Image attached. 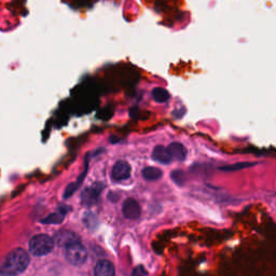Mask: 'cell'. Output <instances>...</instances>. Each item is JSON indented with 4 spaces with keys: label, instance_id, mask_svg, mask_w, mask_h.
Masks as SVG:
<instances>
[{
    "label": "cell",
    "instance_id": "13",
    "mask_svg": "<svg viewBox=\"0 0 276 276\" xmlns=\"http://www.w3.org/2000/svg\"><path fill=\"white\" fill-rule=\"evenodd\" d=\"M255 165V163H249V162H242V163H236V164H232V165H227L221 167V170H225V172H233V170H239V169H243L246 167H249Z\"/></svg>",
    "mask_w": 276,
    "mask_h": 276
},
{
    "label": "cell",
    "instance_id": "3",
    "mask_svg": "<svg viewBox=\"0 0 276 276\" xmlns=\"http://www.w3.org/2000/svg\"><path fill=\"white\" fill-rule=\"evenodd\" d=\"M65 256L70 264L74 266H81L87 261L88 254L85 247L80 242H76L66 247Z\"/></svg>",
    "mask_w": 276,
    "mask_h": 276
},
{
    "label": "cell",
    "instance_id": "12",
    "mask_svg": "<svg viewBox=\"0 0 276 276\" xmlns=\"http://www.w3.org/2000/svg\"><path fill=\"white\" fill-rule=\"evenodd\" d=\"M152 98L157 103H165L169 99V93L163 88H156L151 92Z\"/></svg>",
    "mask_w": 276,
    "mask_h": 276
},
{
    "label": "cell",
    "instance_id": "16",
    "mask_svg": "<svg viewBox=\"0 0 276 276\" xmlns=\"http://www.w3.org/2000/svg\"><path fill=\"white\" fill-rule=\"evenodd\" d=\"M133 276H147V271L142 265L137 266V268L133 272Z\"/></svg>",
    "mask_w": 276,
    "mask_h": 276
},
{
    "label": "cell",
    "instance_id": "6",
    "mask_svg": "<svg viewBox=\"0 0 276 276\" xmlns=\"http://www.w3.org/2000/svg\"><path fill=\"white\" fill-rule=\"evenodd\" d=\"M94 276H115V268L110 261L101 260L95 265Z\"/></svg>",
    "mask_w": 276,
    "mask_h": 276
},
{
    "label": "cell",
    "instance_id": "5",
    "mask_svg": "<svg viewBox=\"0 0 276 276\" xmlns=\"http://www.w3.org/2000/svg\"><path fill=\"white\" fill-rule=\"evenodd\" d=\"M122 212H123V215L129 219H137L141 213L139 204L133 198L127 199L124 204H123Z\"/></svg>",
    "mask_w": 276,
    "mask_h": 276
},
{
    "label": "cell",
    "instance_id": "15",
    "mask_svg": "<svg viewBox=\"0 0 276 276\" xmlns=\"http://www.w3.org/2000/svg\"><path fill=\"white\" fill-rule=\"evenodd\" d=\"M172 179L176 184L183 185L185 183L186 177H185L184 172H182V170H174V172L172 173Z\"/></svg>",
    "mask_w": 276,
    "mask_h": 276
},
{
    "label": "cell",
    "instance_id": "1",
    "mask_svg": "<svg viewBox=\"0 0 276 276\" xmlns=\"http://www.w3.org/2000/svg\"><path fill=\"white\" fill-rule=\"evenodd\" d=\"M30 255L22 248L9 253L3 265V273L6 276H17L22 274L30 264Z\"/></svg>",
    "mask_w": 276,
    "mask_h": 276
},
{
    "label": "cell",
    "instance_id": "8",
    "mask_svg": "<svg viewBox=\"0 0 276 276\" xmlns=\"http://www.w3.org/2000/svg\"><path fill=\"white\" fill-rule=\"evenodd\" d=\"M152 159L159 162L161 164H169L172 162L167 147L164 146H157L154 151H152Z\"/></svg>",
    "mask_w": 276,
    "mask_h": 276
},
{
    "label": "cell",
    "instance_id": "7",
    "mask_svg": "<svg viewBox=\"0 0 276 276\" xmlns=\"http://www.w3.org/2000/svg\"><path fill=\"white\" fill-rule=\"evenodd\" d=\"M167 150L172 160L184 161L187 158V149L183 144H180V142H172V144L167 147Z\"/></svg>",
    "mask_w": 276,
    "mask_h": 276
},
{
    "label": "cell",
    "instance_id": "10",
    "mask_svg": "<svg viewBox=\"0 0 276 276\" xmlns=\"http://www.w3.org/2000/svg\"><path fill=\"white\" fill-rule=\"evenodd\" d=\"M55 242L59 246L67 247L68 245L78 242V236L69 231H61L55 236Z\"/></svg>",
    "mask_w": 276,
    "mask_h": 276
},
{
    "label": "cell",
    "instance_id": "4",
    "mask_svg": "<svg viewBox=\"0 0 276 276\" xmlns=\"http://www.w3.org/2000/svg\"><path fill=\"white\" fill-rule=\"evenodd\" d=\"M131 176V166L127 161L120 160L116 162L111 169V177L116 182H123V180L129 179Z\"/></svg>",
    "mask_w": 276,
    "mask_h": 276
},
{
    "label": "cell",
    "instance_id": "14",
    "mask_svg": "<svg viewBox=\"0 0 276 276\" xmlns=\"http://www.w3.org/2000/svg\"><path fill=\"white\" fill-rule=\"evenodd\" d=\"M64 216L62 214H52L50 216H47L41 222L46 223V224H55V223H61L63 221Z\"/></svg>",
    "mask_w": 276,
    "mask_h": 276
},
{
    "label": "cell",
    "instance_id": "9",
    "mask_svg": "<svg viewBox=\"0 0 276 276\" xmlns=\"http://www.w3.org/2000/svg\"><path fill=\"white\" fill-rule=\"evenodd\" d=\"M103 189L102 184H95L92 187L85 189L82 194V198L85 203H94L96 201Z\"/></svg>",
    "mask_w": 276,
    "mask_h": 276
},
{
    "label": "cell",
    "instance_id": "2",
    "mask_svg": "<svg viewBox=\"0 0 276 276\" xmlns=\"http://www.w3.org/2000/svg\"><path fill=\"white\" fill-rule=\"evenodd\" d=\"M30 252L36 257H42L50 254L54 247V241L45 234L35 235L30 242Z\"/></svg>",
    "mask_w": 276,
    "mask_h": 276
},
{
    "label": "cell",
    "instance_id": "11",
    "mask_svg": "<svg viewBox=\"0 0 276 276\" xmlns=\"http://www.w3.org/2000/svg\"><path fill=\"white\" fill-rule=\"evenodd\" d=\"M162 170L157 167H145L142 169V177H144L146 180H149V182H156V180L160 179L162 177Z\"/></svg>",
    "mask_w": 276,
    "mask_h": 276
}]
</instances>
